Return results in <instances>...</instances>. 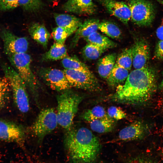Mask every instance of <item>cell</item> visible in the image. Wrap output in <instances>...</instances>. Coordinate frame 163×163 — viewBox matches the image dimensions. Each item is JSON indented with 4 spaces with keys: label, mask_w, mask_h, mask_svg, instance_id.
Masks as SVG:
<instances>
[{
    "label": "cell",
    "mask_w": 163,
    "mask_h": 163,
    "mask_svg": "<svg viewBox=\"0 0 163 163\" xmlns=\"http://www.w3.org/2000/svg\"><path fill=\"white\" fill-rule=\"evenodd\" d=\"M0 139L15 142L23 147L24 141V131L16 123L0 120Z\"/></svg>",
    "instance_id": "cell-11"
},
{
    "label": "cell",
    "mask_w": 163,
    "mask_h": 163,
    "mask_svg": "<svg viewBox=\"0 0 163 163\" xmlns=\"http://www.w3.org/2000/svg\"><path fill=\"white\" fill-rule=\"evenodd\" d=\"M160 88L161 89L163 90V73L162 75V78L160 85Z\"/></svg>",
    "instance_id": "cell-37"
},
{
    "label": "cell",
    "mask_w": 163,
    "mask_h": 163,
    "mask_svg": "<svg viewBox=\"0 0 163 163\" xmlns=\"http://www.w3.org/2000/svg\"><path fill=\"white\" fill-rule=\"evenodd\" d=\"M69 89L62 91L57 97L58 124L66 131L72 128L78 106L82 99L80 95Z\"/></svg>",
    "instance_id": "cell-3"
},
{
    "label": "cell",
    "mask_w": 163,
    "mask_h": 163,
    "mask_svg": "<svg viewBox=\"0 0 163 163\" xmlns=\"http://www.w3.org/2000/svg\"><path fill=\"white\" fill-rule=\"evenodd\" d=\"M127 5L131 13V19L139 26L150 25L155 17V10L153 4L147 0H129Z\"/></svg>",
    "instance_id": "cell-6"
},
{
    "label": "cell",
    "mask_w": 163,
    "mask_h": 163,
    "mask_svg": "<svg viewBox=\"0 0 163 163\" xmlns=\"http://www.w3.org/2000/svg\"><path fill=\"white\" fill-rule=\"evenodd\" d=\"M117 58L116 54L112 53L104 56L98 60L97 71L101 77L107 79L115 66Z\"/></svg>",
    "instance_id": "cell-18"
},
{
    "label": "cell",
    "mask_w": 163,
    "mask_h": 163,
    "mask_svg": "<svg viewBox=\"0 0 163 163\" xmlns=\"http://www.w3.org/2000/svg\"><path fill=\"white\" fill-rule=\"evenodd\" d=\"M106 50L94 45L88 43L83 48L82 53L86 59L95 60L99 58Z\"/></svg>",
    "instance_id": "cell-29"
},
{
    "label": "cell",
    "mask_w": 163,
    "mask_h": 163,
    "mask_svg": "<svg viewBox=\"0 0 163 163\" xmlns=\"http://www.w3.org/2000/svg\"><path fill=\"white\" fill-rule=\"evenodd\" d=\"M64 143L71 163H94L101 147L98 138L84 127L67 130Z\"/></svg>",
    "instance_id": "cell-2"
},
{
    "label": "cell",
    "mask_w": 163,
    "mask_h": 163,
    "mask_svg": "<svg viewBox=\"0 0 163 163\" xmlns=\"http://www.w3.org/2000/svg\"><path fill=\"white\" fill-rule=\"evenodd\" d=\"M12 64L25 83L27 88L34 97L37 98L39 84L36 77L31 69V58L25 53L15 54L8 56Z\"/></svg>",
    "instance_id": "cell-5"
},
{
    "label": "cell",
    "mask_w": 163,
    "mask_h": 163,
    "mask_svg": "<svg viewBox=\"0 0 163 163\" xmlns=\"http://www.w3.org/2000/svg\"><path fill=\"white\" fill-rule=\"evenodd\" d=\"M61 63L65 69L90 71L85 64L74 57L68 56L62 60Z\"/></svg>",
    "instance_id": "cell-24"
},
{
    "label": "cell",
    "mask_w": 163,
    "mask_h": 163,
    "mask_svg": "<svg viewBox=\"0 0 163 163\" xmlns=\"http://www.w3.org/2000/svg\"><path fill=\"white\" fill-rule=\"evenodd\" d=\"M108 116L104 108L102 107L97 106L88 109L82 114V118L89 122L92 121Z\"/></svg>",
    "instance_id": "cell-28"
},
{
    "label": "cell",
    "mask_w": 163,
    "mask_h": 163,
    "mask_svg": "<svg viewBox=\"0 0 163 163\" xmlns=\"http://www.w3.org/2000/svg\"><path fill=\"white\" fill-rule=\"evenodd\" d=\"M58 124L56 113L53 108H48L40 112L33 125L32 129L39 140H42L54 130Z\"/></svg>",
    "instance_id": "cell-7"
},
{
    "label": "cell",
    "mask_w": 163,
    "mask_h": 163,
    "mask_svg": "<svg viewBox=\"0 0 163 163\" xmlns=\"http://www.w3.org/2000/svg\"><path fill=\"white\" fill-rule=\"evenodd\" d=\"M129 74L128 70L115 64L106 80L110 86L115 87L125 81Z\"/></svg>",
    "instance_id": "cell-20"
},
{
    "label": "cell",
    "mask_w": 163,
    "mask_h": 163,
    "mask_svg": "<svg viewBox=\"0 0 163 163\" xmlns=\"http://www.w3.org/2000/svg\"><path fill=\"white\" fill-rule=\"evenodd\" d=\"M19 6L28 11L39 10L42 5L41 0H18Z\"/></svg>",
    "instance_id": "cell-31"
},
{
    "label": "cell",
    "mask_w": 163,
    "mask_h": 163,
    "mask_svg": "<svg viewBox=\"0 0 163 163\" xmlns=\"http://www.w3.org/2000/svg\"><path fill=\"white\" fill-rule=\"evenodd\" d=\"M107 11L121 22L127 24L131 18V11L127 4L117 0H99Z\"/></svg>",
    "instance_id": "cell-12"
},
{
    "label": "cell",
    "mask_w": 163,
    "mask_h": 163,
    "mask_svg": "<svg viewBox=\"0 0 163 163\" xmlns=\"http://www.w3.org/2000/svg\"><path fill=\"white\" fill-rule=\"evenodd\" d=\"M149 132L147 126L139 121H136L121 129L118 134L119 139L127 141L141 139Z\"/></svg>",
    "instance_id": "cell-14"
},
{
    "label": "cell",
    "mask_w": 163,
    "mask_h": 163,
    "mask_svg": "<svg viewBox=\"0 0 163 163\" xmlns=\"http://www.w3.org/2000/svg\"><path fill=\"white\" fill-rule=\"evenodd\" d=\"M132 49L124 50L117 57L115 64L127 70L131 69L133 65Z\"/></svg>",
    "instance_id": "cell-27"
},
{
    "label": "cell",
    "mask_w": 163,
    "mask_h": 163,
    "mask_svg": "<svg viewBox=\"0 0 163 163\" xmlns=\"http://www.w3.org/2000/svg\"><path fill=\"white\" fill-rule=\"evenodd\" d=\"M28 30L32 39L44 47H46L50 34L43 25L33 23L30 25Z\"/></svg>",
    "instance_id": "cell-17"
},
{
    "label": "cell",
    "mask_w": 163,
    "mask_h": 163,
    "mask_svg": "<svg viewBox=\"0 0 163 163\" xmlns=\"http://www.w3.org/2000/svg\"><path fill=\"white\" fill-rule=\"evenodd\" d=\"M155 56L157 59L163 60V40H160L156 44Z\"/></svg>",
    "instance_id": "cell-34"
},
{
    "label": "cell",
    "mask_w": 163,
    "mask_h": 163,
    "mask_svg": "<svg viewBox=\"0 0 163 163\" xmlns=\"http://www.w3.org/2000/svg\"><path fill=\"white\" fill-rule=\"evenodd\" d=\"M131 163H154L151 160L145 158H139L135 159Z\"/></svg>",
    "instance_id": "cell-36"
},
{
    "label": "cell",
    "mask_w": 163,
    "mask_h": 163,
    "mask_svg": "<svg viewBox=\"0 0 163 163\" xmlns=\"http://www.w3.org/2000/svg\"><path fill=\"white\" fill-rule=\"evenodd\" d=\"M66 78L71 87L90 91L100 88L97 79L91 71L64 69Z\"/></svg>",
    "instance_id": "cell-8"
},
{
    "label": "cell",
    "mask_w": 163,
    "mask_h": 163,
    "mask_svg": "<svg viewBox=\"0 0 163 163\" xmlns=\"http://www.w3.org/2000/svg\"><path fill=\"white\" fill-rule=\"evenodd\" d=\"M107 113L109 117L115 120H120L126 117V114L124 111L120 107L116 106L110 107Z\"/></svg>",
    "instance_id": "cell-32"
},
{
    "label": "cell",
    "mask_w": 163,
    "mask_h": 163,
    "mask_svg": "<svg viewBox=\"0 0 163 163\" xmlns=\"http://www.w3.org/2000/svg\"><path fill=\"white\" fill-rule=\"evenodd\" d=\"M54 17L57 26L63 27L78 29L82 23L78 18L69 14H56Z\"/></svg>",
    "instance_id": "cell-22"
},
{
    "label": "cell",
    "mask_w": 163,
    "mask_h": 163,
    "mask_svg": "<svg viewBox=\"0 0 163 163\" xmlns=\"http://www.w3.org/2000/svg\"><path fill=\"white\" fill-rule=\"evenodd\" d=\"M98 29L112 38H119L121 35V32L119 27L110 21H103L100 22Z\"/></svg>",
    "instance_id": "cell-25"
},
{
    "label": "cell",
    "mask_w": 163,
    "mask_h": 163,
    "mask_svg": "<svg viewBox=\"0 0 163 163\" xmlns=\"http://www.w3.org/2000/svg\"><path fill=\"white\" fill-rule=\"evenodd\" d=\"M19 6L18 0H0V10L5 11Z\"/></svg>",
    "instance_id": "cell-33"
},
{
    "label": "cell",
    "mask_w": 163,
    "mask_h": 163,
    "mask_svg": "<svg viewBox=\"0 0 163 163\" xmlns=\"http://www.w3.org/2000/svg\"><path fill=\"white\" fill-rule=\"evenodd\" d=\"M10 89L8 78L5 76L0 78V112L4 108L8 101Z\"/></svg>",
    "instance_id": "cell-30"
},
{
    "label": "cell",
    "mask_w": 163,
    "mask_h": 163,
    "mask_svg": "<svg viewBox=\"0 0 163 163\" xmlns=\"http://www.w3.org/2000/svg\"><path fill=\"white\" fill-rule=\"evenodd\" d=\"M156 35L160 40H163V19L160 25L156 30Z\"/></svg>",
    "instance_id": "cell-35"
},
{
    "label": "cell",
    "mask_w": 163,
    "mask_h": 163,
    "mask_svg": "<svg viewBox=\"0 0 163 163\" xmlns=\"http://www.w3.org/2000/svg\"><path fill=\"white\" fill-rule=\"evenodd\" d=\"M63 8L66 11L85 15L93 14L96 10L92 0H67Z\"/></svg>",
    "instance_id": "cell-15"
},
{
    "label": "cell",
    "mask_w": 163,
    "mask_h": 163,
    "mask_svg": "<svg viewBox=\"0 0 163 163\" xmlns=\"http://www.w3.org/2000/svg\"><path fill=\"white\" fill-rule=\"evenodd\" d=\"M84 39L88 43L94 44L107 50L117 46L116 44L114 42L97 31Z\"/></svg>",
    "instance_id": "cell-23"
},
{
    "label": "cell",
    "mask_w": 163,
    "mask_h": 163,
    "mask_svg": "<svg viewBox=\"0 0 163 163\" xmlns=\"http://www.w3.org/2000/svg\"><path fill=\"white\" fill-rule=\"evenodd\" d=\"M90 123L91 129L99 133L109 132L112 131L115 125V120L108 115L105 117L96 119Z\"/></svg>",
    "instance_id": "cell-21"
},
{
    "label": "cell",
    "mask_w": 163,
    "mask_h": 163,
    "mask_svg": "<svg viewBox=\"0 0 163 163\" xmlns=\"http://www.w3.org/2000/svg\"><path fill=\"white\" fill-rule=\"evenodd\" d=\"M1 37L5 52L8 56L25 53L27 51L28 42L26 38L17 36L7 29L2 30Z\"/></svg>",
    "instance_id": "cell-10"
},
{
    "label": "cell",
    "mask_w": 163,
    "mask_h": 163,
    "mask_svg": "<svg viewBox=\"0 0 163 163\" xmlns=\"http://www.w3.org/2000/svg\"><path fill=\"white\" fill-rule=\"evenodd\" d=\"M99 23V20L95 18L88 19L82 22L75 32L72 40L73 46L75 45L80 38L84 39L97 32L98 29Z\"/></svg>",
    "instance_id": "cell-16"
},
{
    "label": "cell",
    "mask_w": 163,
    "mask_h": 163,
    "mask_svg": "<svg viewBox=\"0 0 163 163\" xmlns=\"http://www.w3.org/2000/svg\"><path fill=\"white\" fill-rule=\"evenodd\" d=\"M77 29L57 26L53 30L52 35L55 42L64 44L67 37L75 33Z\"/></svg>",
    "instance_id": "cell-26"
},
{
    "label": "cell",
    "mask_w": 163,
    "mask_h": 163,
    "mask_svg": "<svg viewBox=\"0 0 163 163\" xmlns=\"http://www.w3.org/2000/svg\"><path fill=\"white\" fill-rule=\"evenodd\" d=\"M119 86L111 96L113 101L131 104L144 103L151 98L156 90L155 73L147 66L135 69L129 73L124 84Z\"/></svg>",
    "instance_id": "cell-1"
},
{
    "label": "cell",
    "mask_w": 163,
    "mask_h": 163,
    "mask_svg": "<svg viewBox=\"0 0 163 163\" xmlns=\"http://www.w3.org/2000/svg\"><path fill=\"white\" fill-rule=\"evenodd\" d=\"M68 56L65 44L55 42L50 50L43 55L42 59L44 61L62 60Z\"/></svg>",
    "instance_id": "cell-19"
},
{
    "label": "cell",
    "mask_w": 163,
    "mask_h": 163,
    "mask_svg": "<svg viewBox=\"0 0 163 163\" xmlns=\"http://www.w3.org/2000/svg\"><path fill=\"white\" fill-rule=\"evenodd\" d=\"M133 65L135 69L147 66L150 57V49L148 43L143 39L137 40L132 48Z\"/></svg>",
    "instance_id": "cell-13"
},
{
    "label": "cell",
    "mask_w": 163,
    "mask_h": 163,
    "mask_svg": "<svg viewBox=\"0 0 163 163\" xmlns=\"http://www.w3.org/2000/svg\"><path fill=\"white\" fill-rule=\"evenodd\" d=\"M3 69L5 76L9 81L16 106L22 113H27L30 109V104L25 83L18 72L11 67L4 66Z\"/></svg>",
    "instance_id": "cell-4"
},
{
    "label": "cell",
    "mask_w": 163,
    "mask_h": 163,
    "mask_svg": "<svg viewBox=\"0 0 163 163\" xmlns=\"http://www.w3.org/2000/svg\"><path fill=\"white\" fill-rule=\"evenodd\" d=\"M40 77L52 89L62 91L71 87L64 70L50 68H42L38 71Z\"/></svg>",
    "instance_id": "cell-9"
}]
</instances>
